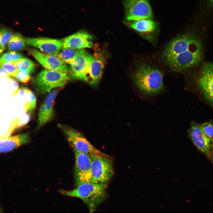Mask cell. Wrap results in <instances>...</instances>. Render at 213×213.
I'll use <instances>...</instances> for the list:
<instances>
[{"label":"cell","instance_id":"obj_1","mask_svg":"<svg viewBox=\"0 0 213 213\" xmlns=\"http://www.w3.org/2000/svg\"><path fill=\"white\" fill-rule=\"evenodd\" d=\"M204 50L201 38L191 32L178 36L171 40L163 51L168 67L182 73L198 66L202 60Z\"/></svg>","mask_w":213,"mask_h":213},{"label":"cell","instance_id":"obj_2","mask_svg":"<svg viewBox=\"0 0 213 213\" xmlns=\"http://www.w3.org/2000/svg\"><path fill=\"white\" fill-rule=\"evenodd\" d=\"M163 77L159 70L144 64L138 66L131 75L136 87L146 96L157 94L163 90Z\"/></svg>","mask_w":213,"mask_h":213},{"label":"cell","instance_id":"obj_3","mask_svg":"<svg viewBox=\"0 0 213 213\" xmlns=\"http://www.w3.org/2000/svg\"><path fill=\"white\" fill-rule=\"evenodd\" d=\"M58 191L64 196L81 199L88 206L90 213L94 211L107 196V184L84 183L73 190L60 189Z\"/></svg>","mask_w":213,"mask_h":213},{"label":"cell","instance_id":"obj_4","mask_svg":"<svg viewBox=\"0 0 213 213\" xmlns=\"http://www.w3.org/2000/svg\"><path fill=\"white\" fill-rule=\"evenodd\" d=\"M70 78L68 73L45 69L33 79V83L36 92L44 94L49 93L55 88L63 86Z\"/></svg>","mask_w":213,"mask_h":213},{"label":"cell","instance_id":"obj_5","mask_svg":"<svg viewBox=\"0 0 213 213\" xmlns=\"http://www.w3.org/2000/svg\"><path fill=\"white\" fill-rule=\"evenodd\" d=\"M90 155L91 159L90 183L106 184L114 173L112 161L103 153L93 154Z\"/></svg>","mask_w":213,"mask_h":213},{"label":"cell","instance_id":"obj_6","mask_svg":"<svg viewBox=\"0 0 213 213\" xmlns=\"http://www.w3.org/2000/svg\"><path fill=\"white\" fill-rule=\"evenodd\" d=\"M73 149L77 151L91 155L103 154L95 148L78 131L68 126L58 124Z\"/></svg>","mask_w":213,"mask_h":213},{"label":"cell","instance_id":"obj_7","mask_svg":"<svg viewBox=\"0 0 213 213\" xmlns=\"http://www.w3.org/2000/svg\"><path fill=\"white\" fill-rule=\"evenodd\" d=\"M195 81L204 98L213 106V62H205L202 65Z\"/></svg>","mask_w":213,"mask_h":213},{"label":"cell","instance_id":"obj_8","mask_svg":"<svg viewBox=\"0 0 213 213\" xmlns=\"http://www.w3.org/2000/svg\"><path fill=\"white\" fill-rule=\"evenodd\" d=\"M125 18L128 21L142 19L151 20L153 11L149 1L145 0H129L125 1Z\"/></svg>","mask_w":213,"mask_h":213},{"label":"cell","instance_id":"obj_9","mask_svg":"<svg viewBox=\"0 0 213 213\" xmlns=\"http://www.w3.org/2000/svg\"><path fill=\"white\" fill-rule=\"evenodd\" d=\"M73 150L75 157L74 175L77 186L83 183H91V159L90 155Z\"/></svg>","mask_w":213,"mask_h":213},{"label":"cell","instance_id":"obj_10","mask_svg":"<svg viewBox=\"0 0 213 213\" xmlns=\"http://www.w3.org/2000/svg\"><path fill=\"white\" fill-rule=\"evenodd\" d=\"M30 52L36 60L46 69L69 73L70 69L57 56L45 54L33 49Z\"/></svg>","mask_w":213,"mask_h":213},{"label":"cell","instance_id":"obj_11","mask_svg":"<svg viewBox=\"0 0 213 213\" xmlns=\"http://www.w3.org/2000/svg\"><path fill=\"white\" fill-rule=\"evenodd\" d=\"M27 44L35 47L46 54L57 56L62 47L61 41L47 37H24Z\"/></svg>","mask_w":213,"mask_h":213},{"label":"cell","instance_id":"obj_12","mask_svg":"<svg viewBox=\"0 0 213 213\" xmlns=\"http://www.w3.org/2000/svg\"><path fill=\"white\" fill-rule=\"evenodd\" d=\"M188 132L190 138L197 149L207 156H210L212 143L199 124L192 123Z\"/></svg>","mask_w":213,"mask_h":213},{"label":"cell","instance_id":"obj_13","mask_svg":"<svg viewBox=\"0 0 213 213\" xmlns=\"http://www.w3.org/2000/svg\"><path fill=\"white\" fill-rule=\"evenodd\" d=\"M59 89L55 88L50 92L40 106L38 113L37 128H39L49 122L54 115L55 100Z\"/></svg>","mask_w":213,"mask_h":213},{"label":"cell","instance_id":"obj_14","mask_svg":"<svg viewBox=\"0 0 213 213\" xmlns=\"http://www.w3.org/2000/svg\"><path fill=\"white\" fill-rule=\"evenodd\" d=\"M93 58V56L83 49L70 64V72L73 78L83 80Z\"/></svg>","mask_w":213,"mask_h":213},{"label":"cell","instance_id":"obj_15","mask_svg":"<svg viewBox=\"0 0 213 213\" xmlns=\"http://www.w3.org/2000/svg\"><path fill=\"white\" fill-rule=\"evenodd\" d=\"M105 64V60L101 55L95 53L83 80L91 85H96L101 78Z\"/></svg>","mask_w":213,"mask_h":213},{"label":"cell","instance_id":"obj_16","mask_svg":"<svg viewBox=\"0 0 213 213\" xmlns=\"http://www.w3.org/2000/svg\"><path fill=\"white\" fill-rule=\"evenodd\" d=\"M92 36L84 31H80L63 38L62 41L63 49L70 48L82 49L91 48Z\"/></svg>","mask_w":213,"mask_h":213},{"label":"cell","instance_id":"obj_17","mask_svg":"<svg viewBox=\"0 0 213 213\" xmlns=\"http://www.w3.org/2000/svg\"><path fill=\"white\" fill-rule=\"evenodd\" d=\"M30 140V135L25 133L1 140L0 151L1 153L10 151L28 143Z\"/></svg>","mask_w":213,"mask_h":213},{"label":"cell","instance_id":"obj_18","mask_svg":"<svg viewBox=\"0 0 213 213\" xmlns=\"http://www.w3.org/2000/svg\"><path fill=\"white\" fill-rule=\"evenodd\" d=\"M129 26L133 29L140 32H151L156 28V23L151 19H142L130 21Z\"/></svg>","mask_w":213,"mask_h":213},{"label":"cell","instance_id":"obj_19","mask_svg":"<svg viewBox=\"0 0 213 213\" xmlns=\"http://www.w3.org/2000/svg\"><path fill=\"white\" fill-rule=\"evenodd\" d=\"M25 43L21 34L15 33L12 35L8 43L7 47L11 51L20 50L25 47Z\"/></svg>","mask_w":213,"mask_h":213},{"label":"cell","instance_id":"obj_20","mask_svg":"<svg viewBox=\"0 0 213 213\" xmlns=\"http://www.w3.org/2000/svg\"><path fill=\"white\" fill-rule=\"evenodd\" d=\"M83 49H63L58 54V57L64 63L70 64L74 59Z\"/></svg>","mask_w":213,"mask_h":213},{"label":"cell","instance_id":"obj_21","mask_svg":"<svg viewBox=\"0 0 213 213\" xmlns=\"http://www.w3.org/2000/svg\"><path fill=\"white\" fill-rule=\"evenodd\" d=\"M15 63L19 71L25 72L30 75L35 70V63L27 58L23 57Z\"/></svg>","mask_w":213,"mask_h":213},{"label":"cell","instance_id":"obj_22","mask_svg":"<svg viewBox=\"0 0 213 213\" xmlns=\"http://www.w3.org/2000/svg\"><path fill=\"white\" fill-rule=\"evenodd\" d=\"M23 57V55L20 53L15 51H9L2 54L0 58V63L6 62L15 63Z\"/></svg>","mask_w":213,"mask_h":213},{"label":"cell","instance_id":"obj_23","mask_svg":"<svg viewBox=\"0 0 213 213\" xmlns=\"http://www.w3.org/2000/svg\"><path fill=\"white\" fill-rule=\"evenodd\" d=\"M28 99L24 104V108L26 113L30 114L36 108L37 100L34 93L31 91L28 94Z\"/></svg>","mask_w":213,"mask_h":213},{"label":"cell","instance_id":"obj_24","mask_svg":"<svg viewBox=\"0 0 213 213\" xmlns=\"http://www.w3.org/2000/svg\"><path fill=\"white\" fill-rule=\"evenodd\" d=\"M0 35V52L1 54L4 50L5 46L8 42L12 35V32L6 28L1 29Z\"/></svg>","mask_w":213,"mask_h":213},{"label":"cell","instance_id":"obj_25","mask_svg":"<svg viewBox=\"0 0 213 213\" xmlns=\"http://www.w3.org/2000/svg\"><path fill=\"white\" fill-rule=\"evenodd\" d=\"M0 67L6 71L11 77H15L19 70L14 63L6 62L0 64Z\"/></svg>","mask_w":213,"mask_h":213},{"label":"cell","instance_id":"obj_26","mask_svg":"<svg viewBox=\"0 0 213 213\" xmlns=\"http://www.w3.org/2000/svg\"><path fill=\"white\" fill-rule=\"evenodd\" d=\"M199 125L204 133L213 143V121L207 122Z\"/></svg>","mask_w":213,"mask_h":213},{"label":"cell","instance_id":"obj_27","mask_svg":"<svg viewBox=\"0 0 213 213\" xmlns=\"http://www.w3.org/2000/svg\"><path fill=\"white\" fill-rule=\"evenodd\" d=\"M16 80L21 83L27 85L30 81V74L24 71H19L15 77Z\"/></svg>","mask_w":213,"mask_h":213},{"label":"cell","instance_id":"obj_28","mask_svg":"<svg viewBox=\"0 0 213 213\" xmlns=\"http://www.w3.org/2000/svg\"><path fill=\"white\" fill-rule=\"evenodd\" d=\"M9 80L13 83L14 87V89L12 92L11 94L12 96L15 97L19 92L20 89L19 85L17 81L12 78Z\"/></svg>","mask_w":213,"mask_h":213},{"label":"cell","instance_id":"obj_29","mask_svg":"<svg viewBox=\"0 0 213 213\" xmlns=\"http://www.w3.org/2000/svg\"><path fill=\"white\" fill-rule=\"evenodd\" d=\"M31 91L27 88L22 87L20 88L18 93L20 95L23 96L25 94L28 95Z\"/></svg>","mask_w":213,"mask_h":213},{"label":"cell","instance_id":"obj_30","mask_svg":"<svg viewBox=\"0 0 213 213\" xmlns=\"http://www.w3.org/2000/svg\"><path fill=\"white\" fill-rule=\"evenodd\" d=\"M0 78H6L9 80L12 78L11 76L9 75L7 72L3 68L0 67Z\"/></svg>","mask_w":213,"mask_h":213}]
</instances>
